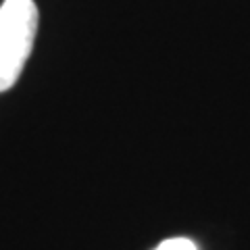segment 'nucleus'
I'll list each match as a JSON object with an SVG mask.
<instances>
[{
  "label": "nucleus",
  "instance_id": "1",
  "mask_svg": "<svg viewBox=\"0 0 250 250\" xmlns=\"http://www.w3.org/2000/svg\"><path fill=\"white\" fill-rule=\"evenodd\" d=\"M36 31L34 0H4L0 6V94L17 83L34 48Z\"/></svg>",
  "mask_w": 250,
  "mask_h": 250
},
{
  "label": "nucleus",
  "instance_id": "2",
  "mask_svg": "<svg viewBox=\"0 0 250 250\" xmlns=\"http://www.w3.org/2000/svg\"><path fill=\"white\" fill-rule=\"evenodd\" d=\"M154 250H198V246L188 238H169L165 242H161Z\"/></svg>",
  "mask_w": 250,
  "mask_h": 250
}]
</instances>
